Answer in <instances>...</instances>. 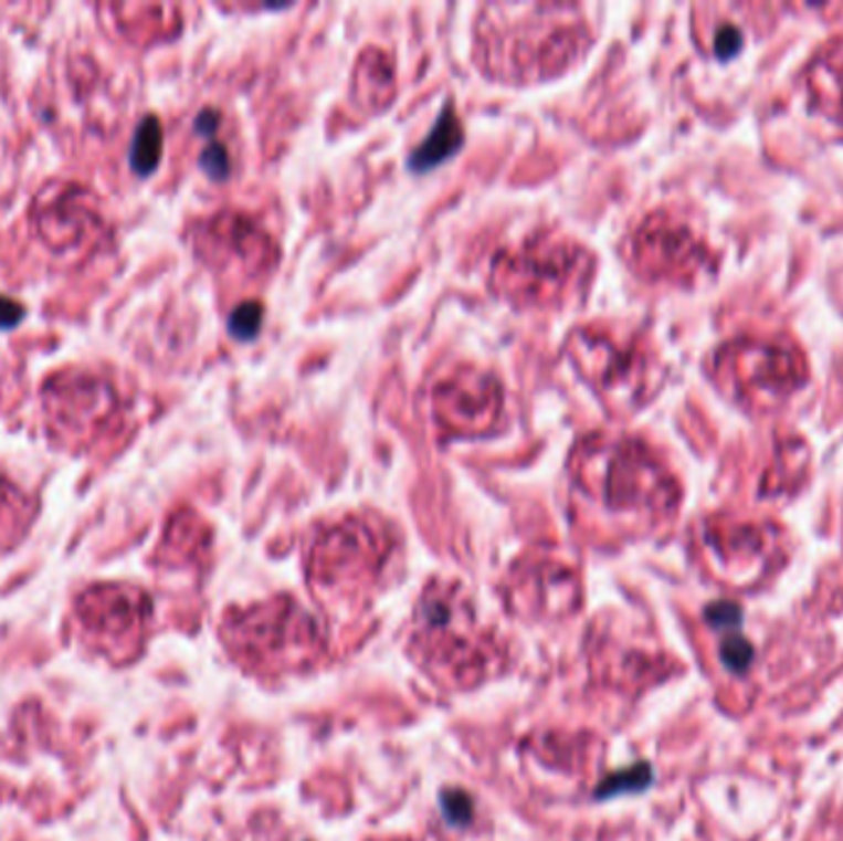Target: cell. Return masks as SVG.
Instances as JSON below:
<instances>
[{
    "label": "cell",
    "instance_id": "cell-1",
    "mask_svg": "<svg viewBox=\"0 0 843 841\" xmlns=\"http://www.w3.org/2000/svg\"><path fill=\"white\" fill-rule=\"evenodd\" d=\"M587 45L590 30L575 6H486L478 15V65L504 82L558 77Z\"/></svg>",
    "mask_w": 843,
    "mask_h": 841
},
{
    "label": "cell",
    "instance_id": "cell-2",
    "mask_svg": "<svg viewBox=\"0 0 843 841\" xmlns=\"http://www.w3.org/2000/svg\"><path fill=\"white\" fill-rule=\"evenodd\" d=\"M570 472L582 494L610 511H664L678 498L674 476L642 440L584 438L572 450Z\"/></svg>",
    "mask_w": 843,
    "mask_h": 841
},
{
    "label": "cell",
    "instance_id": "cell-3",
    "mask_svg": "<svg viewBox=\"0 0 843 841\" xmlns=\"http://www.w3.org/2000/svg\"><path fill=\"white\" fill-rule=\"evenodd\" d=\"M590 250L555 232H536L494 254L488 284L514 306H558L590 282Z\"/></svg>",
    "mask_w": 843,
    "mask_h": 841
},
{
    "label": "cell",
    "instance_id": "cell-4",
    "mask_svg": "<svg viewBox=\"0 0 843 841\" xmlns=\"http://www.w3.org/2000/svg\"><path fill=\"white\" fill-rule=\"evenodd\" d=\"M568 358L607 408L626 414L642 408L656 388L654 356L639 336H622L607 326H580L570 334Z\"/></svg>",
    "mask_w": 843,
    "mask_h": 841
},
{
    "label": "cell",
    "instance_id": "cell-5",
    "mask_svg": "<svg viewBox=\"0 0 843 841\" xmlns=\"http://www.w3.org/2000/svg\"><path fill=\"white\" fill-rule=\"evenodd\" d=\"M30 225L38 240L60 260L89 257L106 240V220L97 198L74 183H48L33 200Z\"/></svg>",
    "mask_w": 843,
    "mask_h": 841
},
{
    "label": "cell",
    "instance_id": "cell-6",
    "mask_svg": "<svg viewBox=\"0 0 843 841\" xmlns=\"http://www.w3.org/2000/svg\"><path fill=\"white\" fill-rule=\"evenodd\" d=\"M48 422L60 440L89 444L116 428L122 400L114 382L94 372H60L42 390Z\"/></svg>",
    "mask_w": 843,
    "mask_h": 841
},
{
    "label": "cell",
    "instance_id": "cell-7",
    "mask_svg": "<svg viewBox=\"0 0 843 841\" xmlns=\"http://www.w3.org/2000/svg\"><path fill=\"white\" fill-rule=\"evenodd\" d=\"M74 610L87 642L99 654L122 664L144 642L151 600L131 585H94L80 595Z\"/></svg>",
    "mask_w": 843,
    "mask_h": 841
},
{
    "label": "cell",
    "instance_id": "cell-8",
    "mask_svg": "<svg viewBox=\"0 0 843 841\" xmlns=\"http://www.w3.org/2000/svg\"><path fill=\"white\" fill-rule=\"evenodd\" d=\"M718 372L733 398L747 402L782 400L802 386L807 366L802 356L789 344H765V340H735L720 348Z\"/></svg>",
    "mask_w": 843,
    "mask_h": 841
},
{
    "label": "cell",
    "instance_id": "cell-9",
    "mask_svg": "<svg viewBox=\"0 0 843 841\" xmlns=\"http://www.w3.org/2000/svg\"><path fill=\"white\" fill-rule=\"evenodd\" d=\"M196 252L210 267L264 280L280 264V244L262 228L260 220L238 210H225L200 222L193 235Z\"/></svg>",
    "mask_w": 843,
    "mask_h": 841
},
{
    "label": "cell",
    "instance_id": "cell-10",
    "mask_svg": "<svg viewBox=\"0 0 843 841\" xmlns=\"http://www.w3.org/2000/svg\"><path fill=\"white\" fill-rule=\"evenodd\" d=\"M504 412V386L491 372L459 368L432 388V418L444 438H482Z\"/></svg>",
    "mask_w": 843,
    "mask_h": 841
},
{
    "label": "cell",
    "instance_id": "cell-11",
    "mask_svg": "<svg viewBox=\"0 0 843 841\" xmlns=\"http://www.w3.org/2000/svg\"><path fill=\"white\" fill-rule=\"evenodd\" d=\"M629 260L646 280L686 284L708 267L710 252L688 225L664 212H654L634 232Z\"/></svg>",
    "mask_w": 843,
    "mask_h": 841
},
{
    "label": "cell",
    "instance_id": "cell-12",
    "mask_svg": "<svg viewBox=\"0 0 843 841\" xmlns=\"http://www.w3.org/2000/svg\"><path fill=\"white\" fill-rule=\"evenodd\" d=\"M394 92V67L388 55L380 50L370 48L360 55L358 67L354 74V97L362 109L380 112L388 106Z\"/></svg>",
    "mask_w": 843,
    "mask_h": 841
},
{
    "label": "cell",
    "instance_id": "cell-13",
    "mask_svg": "<svg viewBox=\"0 0 843 841\" xmlns=\"http://www.w3.org/2000/svg\"><path fill=\"white\" fill-rule=\"evenodd\" d=\"M464 144V129L459 116L454 114V106L446 104L444 112L436 119L434 129L430 136L424 138V144L414 148L410 156V168L412 170H430L434 166H440L446 158H452L459 148Z\"/></svg>",
    "mask_w": 843,
    "mask_h": 841
},
{
    "label": "cell",
    "instance_id": "cell-14",
    "mask_svg": "<svg viewBox=\"0 0 843 841\" xmlns=\"http://www.w3.org/2000/svg\"><path fill=\"white\" fill-rule=\"evenodd\" d=\"M161 151H164L161 124H158L156 116H146L141 126H138L134 144H131L134 170H138L141 176L151 174V170L158 166V161H161Z\"/></svg>",
    "mask_w": 843,
    "mask_h": 841
},
{
    "label": "cell",
    "instance_id": "cell-15",
    "mask_svg": "<svg viewBox=\"0 0 843 841\" xmlns=\"http://www.w3.org/2000/svg\"><path fill=\"white\" fill-rule=\"evenodd\" d=\"M30 511H33L30 498L15 484L0 476V526L15 528L18 524H25Z\"/></svg>",
    "mask_w": 843,
    "mask_h": 841
},
{
    "label": "cell",
    "instance_id": "cell-16",
    "mask_svg": "<svg viewBox=\"0 0 843 841\" xmlns=\"http://www.w3.org/2000/svg\"><path fill=\"white\" fill-rule=\"evenodd\" d=\"M262 322H264V308L260 302H244L240 304L234 312L230 314V322H228V328L230 334L234 338L240 340H252L254 336L260 334L262 328Z\"/></svg>",
    "mask_w": 843,
    "mask_h": 841
},
{
    "label": "cell",
    "instance_id": "cell-17",
    "mask_svg": "<svg viewBox=\"0 0 843 841\" xmlns=\"http://www.w3.org/2000/svg\"><path fill=\"white\" fill-rule=\"evenodd\" d=\"M720 659L733 674H745L747 669H750L752 659H755V649L750 642L745 640V637L733 634V637H728V640H723Z\"/></svg>",
    "mask_w": 843,
    "mask_h": 841
},
{
    "label": "cell",
    "instance_id": "cell-18",
    "mask_svg": "<svg viewBox=\"0 0 843 841\" xmlns=\"http://www.w3.org/2000/svg\"><path fill=\"white\" fill-rule=\"evenodd\" d=\"M706 620L715 630H725V627H740L742 622V607L738 602H728V600H718L706 607Z\"/></svg>",
    "mask_w": 843,
    "mask_h": 841
},
{
    "label": "cell",
    "instance_id": "cell-19",
    "mask_svg": "<svg viewBox=\"0 0 843 841\" xmlns=\"http://www.w3.org/2000/svg\"><path fill=\"white\" fill-rule=\"evenodd\" d=\"M742 50V33L740 28H735L730 23L720 25L718 30L713 33V52L718 57H733L738 55V52Z\"/></svg>",
    "mask_w": 843,
    "mask_h": 841
},
{
    "label": "cell",
    "instance_id": "cell-20",
    "mask_svg": "<svg viewBox=\"0 0 843 841\" xmlns=\"http://www.w3.org/2000/svg\"><path fill=\"white\" fill-rule=\"evenodd\" d=\"M200 166L206 168V174L215 180H225L230 176V156L220 144H210L206 151H202Z\"/></svg>",
    "mask_w": 843,
    "mask_h": 841
},
{
    "label": "cell",
    "instance_id": "cell-21",
    "mask_svg": "<svg viewBox=\"0 0 843 841\" xmlns=\"http://www.w3.org/2000/svg\"><path fill=\"white\" fill-rule=\"evenodd\" d=\"M23 314H25L23 306L0 294V332H3V328H13L20 318H23Z\"/></svg>",
    "mask_w": 843,
    "mask_h": 841
}]
</instances>
